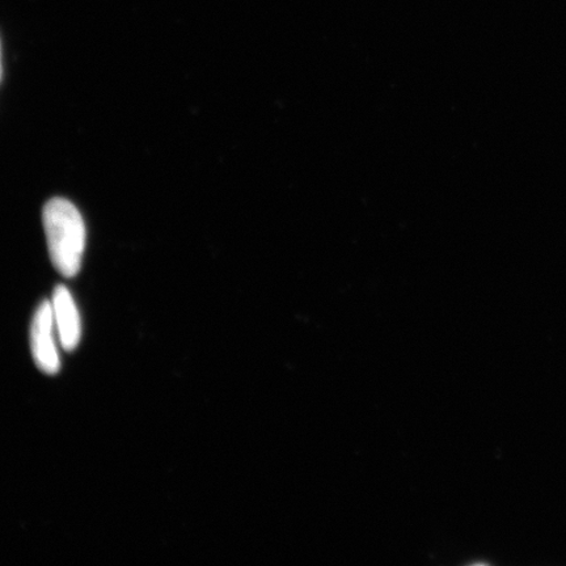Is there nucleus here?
Here are the masks:
<instances>
[{"label": "nucleus", "instance_id": "obj_1", "mask_svg": "<svg viewBox=\"0 0 566 566\" xmlns=\"http://www.w3.org/2000/svg\"><path fill=\"white\" fill-rule=\"evenodd\" d=\"M44 228L53 265L65 277H74L86 250V226L80 210L65 198H54L45 205Z\"/></svg>", "mask_w": 566, "mask_h": 566}, {"label": "nucleus", "instance_id": "obj_2", "mask_svg": "<svg viewBox=\"0 0 566 566\" xmlns=\"http://www.w3.org/2000/svg\"><path fill=\"white\" fill-rule=\"evenodd\" d=\"M59 343L52 302H42L31 325V350L35 366L46 375H55L61 369Z\"/></svg>", "mask_w": 566, "mask_h": 566}, {"label": "nucleus", "instance_id": "obj_3", "mask_svg": "<svg viewBox=\"0 0 566 566\" xmlns=\"http://www.w3.org/2000/svg\"><path fill=\"white\" fill-rule=\"evenodd\" d=\"M52 308L60 345L66 352L75 350L82 338V322L80 310L67 287L54 290Z\"/></svg>", "mask_w": 566, "mask_h": 566}, {"label": "nucleus", "instance_id": "obj_4", "mask_svg": "<svg viewBox=\"0 0 566 566\" xmlns=\"http://www.w3.org/2000/svg\"><path fill=\"white\" fill-rule=\"evenodd\" d=\"M0 75H2V55H0Z\"/></svg>", "mask_w": 566, "mask_h": 566}]
</instances>
